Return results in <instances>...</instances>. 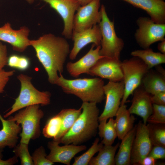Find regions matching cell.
<instances>
[{"label": "cell", "mask_w": 165, "mask_h": 165, "mask_svg": "<svg viewBox=\"0 0 165 165\" xmlns=\"http://www.w3.org/2000/svg\"><path fill=\"white\" fill-rule=\"evenodd\" d=\"M48 4L60 15L64 23L62 34L66 38H72L73 21L75 12L80 6L75 0H40Z\"/></svg>", "instance_id": "13"}, {"label": "cell", "mask_w": 165, "mask_h": 165, "mask_svg": "<svg viewBox=\"0 0 165 165\" xmlns=\"http://www.w3.org/2000/svg\"><path fill=\"white\" fill-rule=\"evenodd\" d=\"M46 150L43 146L36 148L31 156L34 165H52L54 163L46 158Z\"/></svg>", "instance_id": "34"}, {"label": "cell", "mask_w": 165, "mask_h": 165, "mask_svg": "<svg viewBox=\"0 0 165 165\" xmlns=\"http://www.w3.org/2000/svg\"><path fill=\"white\" fill-rule=\"evenodd\" d=\"M138 28L134 34L136 41L143 49L158 41L165 40V24L156 23L150 17L140 16L136 20Z\"/></svg>", "instance_id": "8"}, {"label": "cell", "mask_w": 165, "mask_h": 165, "mask_svg": "<svg viewBox=\"0 0 165 165\" xmlns=\"http://www.w3.org/2000/svg\"><path fill=\"white\" fill-rule=\"evenodd\" d=\"M60 144L58 141L53 140L48 143L47 147L50 152L46 158L54 163H60L69 165L75 155L86 148L85 145L70 144L61 146Z\"/></svg>", "instance_id": "15"}, {"label": "cell", "mask_w": 165, "mask_h": 165, "mask_svg": "<svg viewBox=\"0 0 165 165\" xmlns=\"http://www.w3.org/2000/svg\"><path fill=\"white\" fill-rule=\"evenodd\" d=\"M149 137L153 146L165 147V124H147Z\"/></svg>", "instance_id": "28"}, {"label": "cell", "mask_w": 165, "mask_h": 165, "mask_svg": "<svg viewBox=\"0 0 165 165\" xmlns=\"http://www.w3.org/2000/svg\"><path fill=\"white\" fill-rule=\"evenodd\" d=\"M95 46L93 44L89 51L77 61L67 63L66 69L71 76L76 78L82 74H88L90 69L97 61L104 57L100 54L101 45L94 49Z\"/></svg>", "instance_id": "18"}, {"label": "cell", "mask_w": 165, "mask_h": 165, "mask_svg": "<svg viewBox=\"0 0 165 165\" xmlns=\"http://www.w3.org/2000/svg\"><path fill=\"white\" fill-rule=\"evenodd\" d=\"M131 55L140 59L150 69L153 67L165 63V54L154 52L150 48L132 51Z\"/></svg>", "instance_id": "24"}, {"label": "cell", "mask_w": 165, "mask_h": 165, "mask_svg": "<svg viewBox=\"0 0 165 165\" xmlns=\"http://www.w3.org/2000/svg\"><path fill=\"white\" fill-rule=\"evenodd\" d=\"M124 89L123 80L117 82L109 81L104 87L106 103L104 110L99 116V121L107 120L115 116L121 103Z\"/></svg>", "instance_id": "10"}, {"label": "cell", "mask_w": 165, "mask_h": 165, "mask_svg": "<svg viewBox=\"0 0 165 165\" xmlns=\"http://www.w3.org/2000/svg\"><path fill=\"white\" fill-rule=\"evenodd\" d=\"M107 121L103 120L99 121L98 134L102 139L101 142L103 145H112L117 137L115 120L113 118H111L108 122Z\"/></svg>", "instance_id": "27"}, {"label": "cell", "mask_w": 165, "mask_h": 165, "mask_svg": "<svg viewBox=\"0 0 165 165\" xmlns=\"http://www.w3.org/2000/svg\"><path fill=\"white\" fill-rule=\"evenodd\" d=\"M18 111L14 116L9 117L21 125L20 142L29 144L31 140L40 136V121L44 113L39 108V105L30 106Z\"/></svg>", "instance_id": "5"}, {"label": "cell", "mask_w": 165, "mask_h": 165, "mask_svg": "<svg viewBox=\"0 0 165 165\" xmlns=\"http://www.w3.org/2000/svg\"><path fill=\"white\" fill-rule=\"evenodd\" d=\"M101 19L98 24L101 35L100 55L102 56L120 59L124 45L123 40L116 33L113 21L111 20L105 6L101 5Z\"/></svg>", "instance_id": "6"}, {"label": "cell", "mask_w": 165, "mask_h": 165, "mask_svg": "<svg viewBox=\"0 0 165 165\" xmlns=\"http://www.w3.org/2000/svg\"><path fill=\"white\" fill-rule=\"evenodd\" d=\"M78 2L80 6H83L90 3L94 0H75Z\"/></svg>", "instance_id": "42"}, {"label": "cell", "mask_w": 165, "mask_h": 165, "mask_svg": "<svg viewBox=\"0 0 165 165\" xmlns=\"http://www.w3.org/2000/svg\"><path fill=\"white\" fill-rule=\"evenodd\" d=\"M141 85L151 95L165 92V74L150 69L143 78Z\"/></svg>", "instance_id": "22"}, {"label": "cell", "mask_w": 165, "mask_h": 165, "mask_svg": "<svg viewBox=\"0 0 165 165\" xmlns=\"http://www.w3.org/2000/svg\"><path fill=\"white\" fill-rule=\"evenodd\" d=\"M101 6L100 0L80 6L73 17L72 32H79L98 24L101 19Z\"/></svg>", "instance_id": "9"}, {"label": "cell", "mask_w": 165, "mask_h": 165, "mask_svg": "<svg viewBox=\"0 0 165 165\" xmlns=\"http://www.w3.org/2000/svg\"><path fill=\"white\" fill-rule=\"evenodd\" d=\"M153 145L146 124L141 121L136 125V132L133 142L130 164L140 165L142 160L148 156Z\"/></svg>", "instance_id": "11"}, {"label": "cell", "mask_w": 165, "mask_h": 165, "mask_svg": "<svg viewBox=\"0 0 165 165\" xmlns=\"http://www.w3.org/2000/svg\"><path fill=\"white\" fill-rule=\"evenodd\" d=\"M0 121L2 125L0 130V148L3 149L6 147L14 148L16 145L21 127L9 117L5 119L0 114Z\"/></svg>", "instance_id": "20"}, {"label": "cell", "mask_w": 165, "mask_h": 165, "mask_svg": "<svg viewBox=\"0 0 165 165\" xmlns=\"http://www.w3.org/2000/svg\"><path fill=\"white\" fill-rule=\"evenodd\" d=\"M8 57L6 46L0 41V71L7 65Z\"/></svg>", "instance_id": "37"}, {"label": "cell", "mask_w": 165, "mask_h": 165, "mask_svg": "<svg viewBox=\"0 0 165 165\" xmlns=\"http://www.w3.org/2000/svg\"><path fill=\"white\" fill-rule=\"evenodd\" d=\"M28 145V144L20 142L19 145L14 148L13 152L20 159L21 165H34Z\"/></svg>", "instance_id": "31"}, {"label": "cell", "mask_w": 165, "mask_h": 165, "mask_svg": "<svg viewBox=\"0 0 165 165\" xmlns=\"http://www.w3.org/2000/svg\"><path fill=\"white\" fill-rule=\"evenodd\" d=\"M20 83V89L18 97L15 99L10 110L4 116L6 118L20 109L34 105H47L50 102V93L48 91H41L32 83V78L21 74L17 77Z\"/></svg>", "instance_id": "4"}, {"label": "cell", "mask_w": 165, "mask_h": 165, "mask_svg": "<svg viewBox=\"0 0 165 165\" xmlns=\"http://www.w3.org/2000/svg\"><path fill=\"white\" fill-rule=\"evenodd\" d=\"M151 99L152 104L165 105V92H161L151 95Z\"/></svg>", "instance_id": "38"}, {"label": "cell", "mask_w": 165, "mask_h": 165, "mask_svg": "<svg viewBox=\"0 0 165 165\" xmlns=\"http://www.w3.org/2000/svg\"><path fill=\"white\" fill-rule=\"evenodd\" d=\"M55 84L68 94L74 95L82 102L101 103L105 98L104 83L101 79L78 78L69 79L60 74Z\"/></svg>", "instance_id": "3"}, {"label": "cell", "mask_w": 165, "mask_h": 165, "mask_svg": "<svg viewBox=\"0 0 165 165\" xmlns=\"http://www.w3.org/2000/svg\"><path fill=\"white\" fill-rule=\"evenodd\" d=\"M121 67L124 89L120 105L125 104L129 96L141 85L143 78L149 70L140 59L134 57L121 62Z\"/></svg>", "instance_id": "7"}, {"label": "cell", "mask_w": 165, "mask_h": 165, "mask_svg": "<svg viewBox=\"0 0 165 165\" xmlns=\"http://www.w3.org/2000/svg\"><path fill=\"white\" fill-rule=\"evenodd\" d=\"M148 156L156 160L165 158V147L160 146H153Z\"/></svg>", "instance_id": "36"}, {"label": "cell", "mask_w": 165, "mask_h": 165, "mask_svg": "<svg viewBox=\"0 0 165 165\" xmlns=\"http://www.w3.org/2000/svg\"><path fill=\"white\" fill-rule=\"evenodd\" d=\"M82 111L81 107L79 109H64L58 113L61 118V127L59 133L53 140L59 142L61 138L73 125L80 114Z\"/></svg>", "instance_id": "25"}, {"label": "cell", "mask_w": 165, "mask_h": 165, "mask_svg": "<svg viewBox=\"0 0 165 165\" xmlns=\"http://www.w3.org/2000/svg\"><path fill=\"white\" fill-rule=\"evenodd\" d=\"M136 132V125L121 140L118 152L115 156V165H129L133 142Z\"/></svg>", "instance_id": "23"}, {"label": "cell", "mask_w": 165, "mask_h": 165, "mask_svg": "<svg viewBox=\"0 0 165 165\" xmlns=\"http://www.w3.org/2000/svg\"><path fill=\"white\" fill-rule=\"evenodd\" d=\"M61 119L58 114L50 118L42 130L43 136L47 138L54 139L61 129Z\"/></svg>", "instance_id": "29"}, {"label": "cell", "mask_w": 165, "mask_h": 165, "mask_svg": "<svg viewBox=\"0 0 165 165\" xmlns=\"http://www.w3.org/2000/svg\"><path fill=\"white\" fill-rule=\"evenodd\" d=\"M73 46L69 54L70 59H75L80 50L89 44L93 43L96 47L101 45V35L98 24L79 32H72V38Z\"/></svg>", "instance_id": "16"}, {"label": "cell", "mask_w": 165, "mask_h": 165, "mask_svg": "<svg viewBox=\"0 0 165 165\" xmlns=\"http://www.w3.org/2000/svg\"><path fill=\"white\" fill-rule=\"evenodd\" d=\"M157 49L160 53L165 54V40L160 41V42L158 43Z\"/></svg>", "instance_id": "41"}, {"label": "cell", "mask_w": 165, "mask_h": 165, "mask_svg": "<svg viewBox=\"0 0 165 165\" xmlns=\"http://www.w3.org/2000/svg\"><path fill=\"white\" fill-rule=\"evenodd\" d=\"M119 145V143L114 146L103 145L97 156L92 158L88 165H115L116 153Z\"/></svg>", "instance_id": "26"}, {"label": "cell", "mask_w": 165, "mask_h": 165, "mask_svg": "<svg viewBox=\"0 0 165 165\" xmlns=\"http://www.w3.org/2000/svg\"><path fill=\"white\" fill-rule=\"evenodd\" d=\"M115 116V126L117 137L121 140L133 128L136 119L130 113L125 104L120 105Z\"/></svg>", "instance_id": "21"}, {"label": "cell", "mask_w": 165, "mask_h": 165, "mask_svg": "<svg viewBox=\"0 0 165 165\" xmlns=\"http://www.w3.org/2000/svg\"><path fill=\"white\" fill-rule=\"evenodd\" d=\"M142 9L157 24H165V2L163 0H122Z\"/></svg>", "instance_id": "19"}, {"label": "cell", "mask_w": 165, "mask_h": 165, "mask_svg": "<svg viewBox=\"0 0 165 165\" xmlns=\"http://www.w3.org/2000/svg\"><path fill=\"white\" fill-rule=\"evenodd\" d=\"M18 157L15 155L12 157L6 160L0 158V165H13L18 162Z\"/></svg>", "instance_id": "39"}, {"label": "cell", "mask_w": 165, "mask_h": 165, "mask_svg": "<svg viewBox=\"0 0 165 165\" xmlns=\"http://www.w3.org/2000/svg\"><path fill=\"white\" fill-rule=\"evenodd\" d=\"M7 65L11 68L24 71L29 68L30 61L26 57L13 54L8 57Z\"/></svg>", "instance_id": "32"}, {"label": "cell", "mask_w": 165, "mask_h": 165, "mask_svg": "<svg viewBox=\"0 0 165 165\" xmlns=\"http://www.w3.org/2000/svg\"><path fill=\"white\" fill-rule=\"evenodd\" d=\"M88 74L114 82L123 80V74L120 59L104 57L90 69Z\"/></svg>", "instance_id": "12"}, {"label": "cell", "mask_w": 165, "mask_h": 165, "mask_svg": "<svg viewBox=\"0 0 165 165\" xmlns=\"http://www.w3.org/2000/svg\"><path fill=\"white\" fill-rule=\"evenodd\" d=\"M14 70L6 71L3 69L0 71V94L4 91L10 77L14 75Z\"/></svg>", "instance_id": "35"}, {"label": "cell", "mask_w": 165, "mask_h": 165, "mask_svg": "<svg viewBox=\"0 0 165 165\" xmlns=\"http://www.w3.org/2000/svg\"><path fill=\"white\" fill-rule=\"evenodd\" d=\"M99 139L96 138L93 145L85 152L81 155L74 158V161L73 165H87L94 156L103 145L101 142L99 143Z\"/></svg>", "instance_id": "30"}, {"label": "cell", "mask_w": 165, "mask_h": 165, "mask_svg": "<svg viewBox=\"0 0 165 165\" xmlns=\"http://www.w3.org/2000/svg\"><path fill=\"white\" fill-rule=\"evenodd\" d=\"M132 94L131 104L128 110L130 114L140 116L143 123L146 124L147 119L153 111L151 95L146 92L141 85L134 90Z\"/></svg>", "instance_id": "17"}, {"label": "cell", "mask_w": 165, "mask_h": 165, "mask_svg": "<svg viewBox=\"0 0 165 165\" xmlns=\"http://www.w3.org/2000/svg\"><path fill=\"white\" fill-rule=\"evenodd\" d=\"M30 32V30L26 26L16 30L12 28L9 22H7L0 27V41L10 44L15 51L23 52L30 46V40L28 38Z\"/></svg>", "instance_id": "14"}, {"label": "cell", "mask_w": 165, "mask_h": 165, "mask_svg": "<svg viewBox=\"0 0 165 165\" xmlns=\"http://www.w3.org/2000/svg\"><path fill=\"white\" fill-rule=\"evenodd\" d=\"M35 0H26V1L29 4H32L33 3Z\"/></svg>", "instance_id": "44"}, {"label": "cell", "mask_w": 165, "mask_h": 165, "mask_svg": "<svg viewBox=\"0 0 165 165\" xmlns=\"http://www.w3.org/2000/svg\"><path fill=\"white\" fill-rule=\"evenodd\" d=\"M3 151V149L0 148V158H2L3 157L2 152Z\"/></svg>", "instance_id": "43"}, {"label": "cell", "mask_w": 165, "mask_h": 165, "mask_svg": "<svg viewBox=\"0 0 165 165\" xmlns=\"http://www.w3.org/2000/svg\"><path fill=\"white\" fill-rule=\"evenodd\" d=\"M147 122L153 124H165V105L153 104L152 112L148 117Z\"/></svg>", "instance_id": "33"}, {"label": "cell", "mask_w": 165, "mask_h": 165, "mask_svg": "<svg viewBox=\"0 0 165 165\" xmlns=\"http://www.w3.org/2000/svg\"><path fill=\"white\" fill-rule=\"evenodd\" d=\"M97 104L82 102V112L70 129L59 140L60 143L79 145L95 136L99 116Z\"/></svg>", "instance_id": "2"}, {"label": "cell", "mask_w": 165, "mask_h": 165, "mask_svg": "<svg viewBox=\"0 0 165 165\" xmlns=\"http://www.w3.org/2000/svg\"><path fill=\"white\" fill-rule=\"evenodd\" d=\"M156 162V160L151 156H148L142 160L140 165H154Z\"/></svg>", "instance_id": "40"}, {"label": "cell", "mask_w": 165, "mask_h": 165, "mask_svg": "<svg viewBox=\"0 0 165 165\" xmlns=\"http://www.w3.org/2000/svg\"><path fill=\"white\" fill-rule=\"evenodd\" d=\"M30 44L47 73L48 81L55 84L59 76L58 73L63 72L64 64L70 53L68 42L64 38L50 33L37 39L30 40Z\"/></svg>", "instance_id": "1"}]
</instances>
